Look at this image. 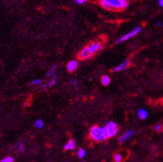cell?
I'll return each mask as SVG.
<instances>
[{"instance_id":"5b68a950","label":"cell","mask_w":163,"mask_h":162,"mask_svg":"<svg viewBox=\"0 0 163 162\" xmlns=\"http://www.w3.org/2000/svg\"><path fill=\"white\" fill-rule=\"evenodd\" d=\"M141 29H142L141 27H137V28H135V29H133L131 32H128L127 34H125V35H123V37H121L120 38L117 39V40H116V43H121V42H123V41H127L128 39L133 37L135 36H137L139 32H140Z\"/></svg>"},{"instance_id":"7a4b0ae2","label":"cell","mask_w":163,"mask_h":162,"mask_svg":"<svg viewBox=\"0 0 163 162\" xmlns=\"http://www.w3.org/2000/svg\"><path fill=\"white\" fill-rule=\"evenodd\" d=\"M103 45L101 42H93L92 44L87 45L78 54V59L80 60H87V59L94 56L98 51L102 49Z\"/></svg>"},{"instance_id":"8fae6325","label":"cell","mask_w":163,"mask_h":162,"mask_svg":"<svg viewBox=\"0 0 163 162\" xmlns=\"http://www.w3.org/2000/svg\"><path fill=\"white\" fill-rule=\"evenodd\" d=\"M138 116H139V118L140 119H143V120L146 119V118H148V112L146 111L145 109H140L138 111Z\"/></svg>"},{"instance_id":"6da1fadb","label":"cell","mask_w":163,"mask_h":162,"mask_svg":"<svg viewBox=\"0 0 163 162\" xmlns=\"http://www.w3.org/2000/svg\"><path fill=\"white\" fill-rule=\"evenodd\" d=\"M99 4L101 7L107 11H122L127 9L129 6L128 0H100Z\"/></svg>"},{"instance_id":"4fadbf2b","label":"cell","mask_w":163,"mask_h":162,"mask_svg":"<svg viewBox=\"0 0 163 162\" xmlns=\"http://www.w3.org/2000/svg\"><path fill=\"white\" fill-rule=\"evenodd\" d=\"M55 72H56V67H55V66H53V67H51V69L48 71V72L46 73V76L50 77V78L57 76Z\"/></svg>"},{"instance_id":"e0dca14e","label":"cell","mask_w":163,"mask_h":162,"mask_svg":"<svg viewBox=\"0 0 163 162\" xmlns=\"http://www.w3.org/2000/svg\"><path fill=\"white\" fill-rule=\"evenodd\" d=\"M42 84V80H41V79H37V80H32V81L29 83V85L31 86L37 85V84Z\"/></svg>"},{"instance_id":"cb8c5ba5","label":"cell","mask_w":163,"mask_h":162,"mask_svg":"<svg viewBox=\"0 0 163 162\" xmlns=\"http://www.w3.org/2000/svg\"><path fill=\"white\" fill-rule=\"evenodd\" d=\"M162 22H158V26H162Z\"/></svg>"},{"instance_id":"9a60e30c","label":"cell","mask_w":163,"mask_h":162,"mask_svg":"<svg viewBox=\"0 0 163 162\" xmlns=\"http://www.w3.org/2000/svg\"><path fill=\"white\" fill-rule=\"evenodd\" d=\"M34 125H35V127L37 128H38V129H42V127H44V122L41 119H37V120H36L35 122H34Z\"/></svg>"},{"instance_id":"8992f818","label":"cell","mask_w":163,"mask_h":162,"mask_svg":"<svg viewBox=\"0 0 163 162\" xmlns=\"http://www.w3.org/2000/svg\"><path fill=\"white\" fill-rule=\"evenodd\" d=\"M129 66H130V60H129V59H126L123 62H121L120 64L118 65L117 67L113 68L112 71H114V72H117V71H123L125 69H127Z\"/></svg>"},{"instance_id":"603a6c76","label":"cell","mask_w":163,"mask_h":162,"mask_svg":"<svg viewBox=\"0 0 163 162\" xmlns=\"http://www.w3.org/2000/svg\"><path fill=\"white\" fill-rule=\"evenodd\" d=\"M158 3H159V5H160L161 7H163V0H159Z\"/></svg>"},{"instance_id":"d6986e66","label":"cell","mask_w":163,"mask_h":162,"mask_svg":"<svg viewBox=\"0 0 163 162\" xmlns=\"http://www.w3.org/2000/svg\"><path fill=\"white\" fill-rule=\"evenodd\" d=\"M16 147H17L18 150L21 151V152H23V151H24V149H25V147H24V144H23V143H22V142L18 143Z\"/></svg>"},{"instance_id":"ba28073f","label":"cell","mask_w":163,"mask_h":162,"mask_svg":"<svg viewBox=\"0 0 163 162\" xmlns=\"http://www.w3.org/2000/svg\"><path fill=\"white\" fill-rule=\"evenodd\" d=\"M134 133H135V131L134 130H128V131H127V132H125L123 135H122L119 138V141L120 142V143H124V142L128 141V139L131 137V136H133Z\"/></svg>"},{"instance_id":"52a82bcc","label":"cell","mask_w":163,"mask_h":162,"mask_svg":"<svg viewBox=\"0 0 163 162\" xmlns=\"http://www.w3.org/2000/svg\"><path fill=\"white\" fill-rule=\"evenodd\" d=\"M56 83H57V76L52 77V78H51V80H49L47 83L43 84H42L40 87H41L42 89H51V88H52L54 85H55V84H56Z\"/></svg>"},{"instance_id":"9c48e42d","label":"cell","mask_w":163,"mask_h":162,"mask_svg":"<svg viewBox=\"0 0 163 162\" xmlns=\"http://www.w3.org/2000/svg\"><path fill=\"white\" fill-rule=\"evenodd\" d=\"M78 67V62L76 60H71L67 64V70L68 72H73Z\"/></svg>"},{"instance_id":"3957f363","label":"cell","mask_w":163,"mask_h":162,"mask_svg":"<svg viewBox=\"0 0 163 162\" xmlns=\"http://www.w3.org/2000/svg\"><path fill=\"white\" fill-rule=\"evenodd\" d=\"M89 136L90 138L96 142L105 141L106 139H108L105 127L99 126H93L89 131Z\"/></svg>"},{"instance_id":"484cf974","label":"cell","mask_w":163,"mask_h":162,"mask_svg":"<svg viewBox=\"0 0 163 162\" xmlns=\"http://www.w3.org/2000/svg\"><path fill=\"white\" fill-rule=\"evenodd\" d=\"M82 162H85V161H82Z\"/></svg>"},{"instance_id":"ac0fdd59","label":"cell","mask_w":163,"mask_h":162,"mask_svg":"<svg viewBox=\"0 0 163 162\" xmlns=\"http://www.w3.org/2000/svg\"><path fill=\"white\" fill-rule=\"evenodd\" d=\"M153 129H154L156 132H161V131H162L163 127L161 124H157V125H155L154 127H153Z\"/></svg>"},{"instance_id":"d4e9b609","label":"cell","mask_w":163,"mask_h":162,"mask_svg":"<svg viewBox=\"0 0 163 162\" xmlns=\"http://www.w3.org/2000/svg\"><path fill=\"white\" fill-rule=\"evenodd\" d=\"M162 103H163V99H162Z\"/></svg>"},{"instance_id":"ffe728a7","label":"cell","mask_w":163,"mask_h":162,"mask_svg":"<svg viewBox=\"0 0 163 162\" xmlns=\"http://www.w3.org/2000/svg\"><path fill=\"white\" fill-rule=\"evenodd\" d=\"M0 162H14V158L12 156H7L5 157L4 159H3Z\"/></svg>"},{"instance_id":"2e32d148","label":"cell","mask_w":163,"mask_h":162,"mask_svg":"<svg viewBox=\"0 0 163 162\" xmlns=\"http://www.w3.org/2000/svg\"><path fill=\"white\" fill-rule=\"evenodd\" d=\"M85 155H86V152L84 149H83V148H80V149L78 150L77 156L79 158L82 159V158H84V157L85 156Z\"/></svg>"},{"instance_id":"44dd1931","label":"cell","mask_w":163,"mask_h":162,"mask_svg":"<svg viewBox=\"0 0 163 162\" xmlns=\"http://www.w3.org/2000/svg\"><path fill=\"white\" fill-rule=\"evenodd\" d=\"M71 84L74 86V87H77L78 85V81L76 80H71Z\"/></svg>"},{"instance_id":"7c38bea8","label":"cell","mask_w":163,"mask_h":162,"mask_svg":"<svg viewBox=\"0 0 163 162\" xmlns=\"http://www.w3.org/2000/svg\"><path fill=\"white\" fill-rule=\"evenodd\" d=\"M101 84L104 86H108L110 84V78L108 76H103L101 78Z\"/></svg>"},{"instance_id":"30bf717a","label":"cell","mask_w":163,"mask_h":162,"mask_svg":"<svg viewBox=\"0 0 163 162\" xmlns=\"http://www.w3.org/2000/svg\"><path fill=\"white\" fill-rule=\"evenodd\" d=\"M75 147H76V142L73 139H71V140H69L66 144L64 147H63V149H64V151L73 150V149H75Z\"/></svg>"},{"instance_id":"7402d4cb","label":"cell","mask_w":163,"mask_h":162,"mask_svg":"<svg viewBox=\"0 0 163 162\" xmlns=\"http://www.w3.org/2000/svg\"><path fill=\"white\" fill-rule=\"evenodd\" d=\"M75 1H76V3H77V4H84L87 0H75Z\"/></svg>"},{"instance_id":"277c9868","label":"cell","mask_w":163,"mask_h":162,"mask_svg":"<svg viewBox=\"0 0 163 162\" xmlns=\"http://www.w3.org/2000/svg\"><path fill=\"white\" fill-rule=\"evenodd\" d=\"M104 127L106 130L108 139L115 136L119 131V127L114 122H109Z\"/></svg>"},{"instance_id":"5bb4252c","label":"cell","mask_w":163,"mask_h":162,"mask_svg":"<svg viewBox=\"0 0 163 162\" xmlns=\"http://www.w3.org/2000/svg\"><path fill=\"white\" fill-rule=\"evenodd\" d=\"M123 156L121 153H116L114 155V162H123Z\"/></svg>"}]
</instances>
